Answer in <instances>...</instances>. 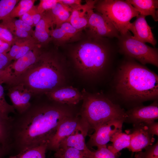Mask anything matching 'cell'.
<instances>
[{
	"label": "cell",
	"mask_w": 158,
	"mask_h": 158,
	"mask_svg": "<svg viewBox=\"0 0 158 158\" xmlns=\"http://www.w3.org/2000/svg\"><path fill=\"white\" fill-rule=\"evenodd\" d=\"M12 63L7 54L0 53V69H5Z\"/></svg>",
	"instance_id": "40"
},
{
	"label": "cell",
	"mask_w": 158,
	"mask_h": 158,
	"mask_svg": "<svg viewBox=\"0 0 158 158\" xmlns=\"http://www.w3.org/2000/svg\"><path fill=\"white\" fill-rule=\"evenodd\" d=\"M59 1V0H41L37 6V12L42 14L44 12L51 10Z\"/></svg>",
	"instance_id": "36"
},
{
	"label": "cell",
	"mask_w": 158,
	"mask_h": 158,
	"mask_svg": "<svg viewBox=\"0 0 158 158\" xmlns=\"http://www.w3.org/2000/svg\"><path fill=\"white\" fill-rule=\"evenodd\" d=\"M1 23L5 26L15 37L20 38H28L32 37V35L30 33L17 28L7 18H5L2 20Z\"/></svg>",
	"instance_id": "30"
},
{
	"label": "cell",
	"mask_w": 158,
	"mask_h": 158,
	"mask_svg": "<svg viewBox=\"0 0 158 158\" xmlns=\"http://www.w3.org/2000/svg\"><path fill=\"white\" fill-rule=\"evenodd\" d=\"M54 19L51 10L43 13L41 19L35 26L32 35L41 46L48 44L51 40L50 32L54 29Z\"/></svg>",
	"instance_id": "14"
},
{
	"label": "cell",
	"mask_w": 158,
	"mask_h": 158,
	"mask_svg": "<svg viewBox=\"0 0 158 158\" xmlns=\"http://www.w3.org/2000/svg\"><path fill=\"white\" fill-rule=\"evenodd\" d=\"M94 9L108 20L121 35L129 31L128 28L130 20L139 14L126 0H97Z\"/></svg>",
	"instance_id": "6"
},
{
	"label": "cell",
	"mask_w": 158,
	"mask_h": 158,
	"mask_svg": "<svg viewBox=\"0 0 158 158\" xmlns=\"http://www.w3.org/2000/svg\"><path fill=\"white\" fill-rule=\"evenodd\" d=\"M20 1L1 0L0 1V20L8 17L10 13Z\"/></svg>",
	"instance_id": "29"
},
{
	"label": "cell",
	"mask_w": 158,
	"mask_h": 158,
	"mask_svg": "<svg viewBox=\"0 0 158 158\" xmlns=\"http://www.w3.org/2000/svg\"><path fill=\"white\" fill-rule=\"evenodd\" d=\"M7 95L16 112L20 114L26 111L31 104L32 95L23 84L14 83L6 85Z\"/></svg>",
	"instance_id": "12"
},
{
	"label": "cell",
	"mask_w": 158,
	"mask_h": 158,
	"mask_svg": "<svg viewBox=\"0 0 158 158\" xmlns=\"http://www.w3.org/2000/svg\"><path fill=\"white\" fill-rule=\"evenodd\" d=\"M81 30L77 29L69 22H65L50 32L51 40L57 44L61 45L75 41L80 37Z\"/></svg>",
	"instance_id": "18"
},
{
	"label": "cell",
	"mask_w": 158,
	"mask_h": 158,
	"mask_svg": "<svg viewBox=\"0 0 158 158\" xmlns=\"http://www.w3.org/2000/svg\"><path fill=\"white\" fill-rule=\"evenodd\" d=\"M83 100L82 118L89 128L95 130L100 126L112 120L124 121L125 111L119 105L102 95L82 92Z\"/></svg>",
	"instance_id": "5"
},
{
	"label": "cell",
	"mask_w": 158,
	"mask_h": 158,
	"mask_svg": "<svg viewBox=\"0 0 158 158\" xmlns=\"http://www.w3.org/2000/svg\"><path fill=\"white\" fill-rule=\"evenodd\" d=\"M142 151L137 152L135 158H158V141L154 145H149Z\"/></svg>",
	"instance_id": "31"
},
{
	"label": "cell",
	"mask_w": 158,
	"mask_h": 158,
	"mask_svg": "<svg viewBox=\"0 0 158 158\" xmlns=\"http://www.w3.org/2000/svg\"><path fill=\"white\" fill-rule=\"evenodd\" d=\"M11 116L6 119L0 116V145L8 153L10 152Z\"/></svg>",
	"instance_id": "24"
},
{
	"label": "cell",
	"mask_w": 158,
	"mask_h": 158,
	"mask_svg": "<svg viewBox=\"0 0 158 158\" xmlns=\"http://www.w3.org/2000/svg\"><path fill=\"white\" fill-rule=\"evenodd\" d=\"M8 153L6 151L3 149L1 147H0V158L3 157Z\"/></svg>",
	"instance_id": "45"
},
{
	"label": "cell",
	"mask_w": 158,
	"mask_h": 158,
	"mask_svg": "<svg viewBox=\"0 0 158 158\" xmlns=\"http://www.w3.org/2000/svg\"><path fill=\"white\" fill-rule=\"evenodd\" d=\"M16 113L12 105L9 104L6 102L5 97L4 89L2 84H0V116L9 119L11 114Z\"/></svg>",
	"instance_id": "28"
},
{
	"label": "cell",
	"mask_w": 158,
	"mask_h": 158,
	"mask_svg": "<svg viewBox=\"0 0 158 158\" xmlns=\"http://www.w3.org/2000/svg\"><path fill=\"white\" fill-rule=\"evenodd\" d=\"M59 2L69 7L71 10L77 6L81 4L80 0H59Z\"/></svg>",
	"instance_id": "41"
},
{
	"label": "cell",
	"mask_w": 158,
	"mask_h": 158,
	"mask_svg": "<svg viewBox=\"0 0 158 158\" xmlns=\"http://www.w3.org/2000/svg\"><path fill=\"white\" fill-rule=\"evenodd\" d=\"M92 158H116L115 154L111 152L106 145L97 147L93 151Z\"/></svg>",
	"instance_id": "34"
},
{
	"label": "cell",
	"mask_w": 158,
	"mask_h": 158,
	"mask_svg": "<svg viewBox=\"0 0 158 158\" xmlns=\"http://www.w3.org/2000/svg\"><path fill=\"white\" fill-rule=\"evenodd\" d=\"M133 125L132 132L130 134V144L128 149L133 152H137L152 145L155 139L153 135L148 132L147 127L143 123Z\"/></svg>",
	"instance_id": "15"
},
{
	"label": "cell",
	"mask_w": 158,
	"mask_h": 158,
	"mask_svg": "<svg viewBox=\"0 0 158 158\" xmlns=\"http://www.w3.org/2000/svg\"><path fill=\"white\" fill-rule=\"evenodd\" d=\"M50 100L57 103L75 105L83 99L82 93L72 86L60 87L44 94Z\"/></svg>",
	"instance_id": "17"
},
{
	"label": "cell",
	"mask_w": 158,
	"mask_h": 158,
	"mask_svg": "<svg viewBox=\"0 0 158 158\" xmlns=\"http://www.w3.org/2000/svg\"><path fill=\"white\" fill-rule=\"evenodd\" d=\"M86 28L90 37L97 38H117L120 34L114 26L100 13L94 9L89 10L87 13Z\"/></svg>",
	"instance_id": "8"
},
{
	"label": "cell",
	"mask_w": 158,
	"mask_h": 158,
	"mask_svg": "<svg viewBox=\"0 0 158 158\" xmlns=\"http://www.w3.org/2000/svg\"><path fill=\"white\" fill-rule=\"evenodd\" d=\"M7 68L4 70L0 69V84H7L10 80V76Z\"/></svg>",
	"instance_id": "42"
},
{
	"label": "cell",
	"mask_w": 158,
	"mask_h": 158,
	"mask_svg": "<svg viewBox=\"0 0 158 158\" xmlns=\"http://www.w3.org/2000/svg\"><path fill=\"white\" fill-rule=\"evenodd\" d=\"M63 74L56 53L43 51L36 61L13 83L23 84L33 97L61 87Z\"/></svg>",
	"instance_id": "3"
},
{
	"label": "cell",
	"mask_w": 158,
	"mask_h": 158,
	"mask_svg": "<svg viewBox=\"0 0 158 158\" xmlns=\"http://www.w3.org/2000/svg\"><path fill=\"white\" fill-rule=\"evenodd\" d=\"M19 19L32 27H34L32 17L27 12L20 16L19 18Z\"/></svg>",
	"instance_id": "43"
},
{
	"label": "cell",
	"mask_w": 158,
	"mask_h": 158,
	"mask_svg": "<svg viewBox=\"0 0 158 158\" xmlns=\"http://www.w3.org/2000/svg\"><path fill=\"white\" fill-rule=\"evenodd\" d=\"M55 158H92L93 151L81 150L72 147L59 148L55 151Z\"/></svg>",
	"instance_id": "23"
},
{
	"label": "cell",
	"mask_w": 158,
	"mask_h": 158,
	"mask_svg": "<svg viewBox=\"0 0 158 158\" xmlns=\"http://www.w3.org/2000/svg\"><path fill=\"white\" fill-rule=\"evenodd\" d=\"M124 122L122 120L114 119L100 126L90 135L87 145L97 147L106 145L114 134L122 131Z\"/></svg>",
	"instance_id": "10"
},
{
	"label": "cell",
	"mask_w": 158,
	"mask_h": 158,
	"mask_svg": "<svg viewBox=\"0 0 158 158\" xmlns=\"http://www.w3.org/2000/svg\"><path fill=\"white\" fill-rule=\"evenodd\" d=\"M158 118V104L156 100L149 105H137L125 111L124 122L134 125L155 121Z\"/></svg>",
	"instance_id": "13"
},
{
	"label": "cell",
	"mask_w": 158,
	"mask_h": 158,
	"mask_svg": "<svg viewBox=\"0 0 158 158\" xmlns=\"http://www.w3.org/2000/svg\"><path fill=\"white\" fill-rule=\"evenodd\" d=\"M36 1L35 0L20 1L18 5L14 7L8 17L11 18H20L31 8L34 5Z\"/></svg>",
	"instance_id": "27"
},
{
	"label": "cell",
	"mask_w": 158,
	"mask_h": 158,
	"mask_svg": "<svg viewBox=\"0 0 158 158\" xmlns=\"http://www.w3.org/2000/svg\"><path fill=\"white\" fill-rule=\"evenodd\" d=\"M47 145V143L44 144L8 157L1 158H46Z\"/></svg>",
	"instance_id": "26"
},
{
	"label": "cell",
	"mask_w": 158,
	"mask_h": 158,
	"mask_svg": "<svg viewBox=\"0 0 158 158\" xmlns=\"http://www.w3.org/2000/svg\"><path fill=\"white\" fill-rule=\"evenodd\" d=\"M40 46H36L7 67L10 76L9 81L7 85L14 82L36 61L43 51Z\"/></svg>",
	"instance_id": "11"
},
{
	"label": "cell",
	"mask_w": 158,
	"mask_h": 158,
	"mask_svg": "<svg viewBox=\"0 0 158 158\" xmlns=\"http://www.w3.org/2000/svg\"><path fill=\"white\" fill-rule=\"evenodd\" d=\"M54 17L56 28L59 27L63 23L68 22L70 16L71 10L59 1L51 10Z\"/></svg>",
	"instance_id": "25"
},
{
	"label": "cell",
	"mask_w": 158,
	"mask_h": 158,
	"mask_svg": "<svg viewBox=\"0 0 158 158\" xmlns=\"http://www.w3.org/2000/svg\"><path fill=\"white\" fill-rule=\"evenodd\" d=\"M146 126L148 132L154 135H158V123L154 121L143 123Z\"/></svg>",
	"instance_id": "39"
},
{
	"label": "cell",
	"mask_w": 158,
	"mask_h": 158,
	"mask_svg": "<svg viewBox=\"0 0 158 158\" xmlns=\"http://www.w3.org/2000/svg\"><path fill=\"white\" fill-rule=\"evenodd\" d=\"M11 46L0 39V53L6 54L10 50Z\"/></svg>",
	"instance_id": "44"
},
{
	"label": "cell",
	"mask_w": 158,
	"mask_h": 158,
	"mask_svg": "<svg viewBox=\"0 0 158 158\" xmlns=\"http://www.w3.org/2000/svg\"><path fill=\"white\" fill-rule=\"evenodd\" d=\"M104 38L90 37L78 45L72 54L77 68L82 73L91 77L101 74L112 61L113 50Z\"/></svg>",
	"instance_id": "4"
},
{
	"label": "cell",
	"mask_w": 158,
	"mask_h": 158,
	"mask_svg": "<svg viewBox=\"0 0 158 158\" xmlns=\"http://www.w3.org/2000/svg\"><path fill=\"white\" fill-rule=\"evenodd\" d=\"M24 39L16 37L15 40L11 45L10 50L7 53V55L11 61L14 60L18 53Z\"/></svg>",
	"instance_id": "35"
},
{
	"label": "cell",
	"mask_w": 158,
	"mask_h": 158,
	"mask_svg": "<svg viewBox=\"0 0 158 158\" xmlns=\"http://www.w3.org/2000/svg\"><path fill=\"white\" fill-rule=\"evenodd\" d=\"M32 17L34 27L38 23L41 19L42 14L38 13L37 11V6H33L27 12Z\"/></svg>",
	"instance_id": "38"
},
{
	"label": "cell",
	"mask_w": 158,
	"mask_h": 158,
	"mask_svg": "<svg viewBox=\"0 0 158 158\" xmlns=\"http://www.w3.org/2000/svg\"><path fill=\"white\" fill-rule=\"evenodd\" d=\"M16 39V37L13 35L7 28L0 23V39L11 46Z\"/></svg>",
	"instance_id": "33"
},
{
	"label": "cell",
	"mask_w": 158,
	"mask_h": 158,
	"mask_svg": "<svg viewBox=\"0 0 158 158\" xmlns=\"http://www.w3.org/2000/svg\"><path fill=\"white\" fill-rule=\"evenodd\" d=\"M138 11L145 16H151L155 21L158 20V0H126Z\"/></svg>",
	"instance_id": "21"
},
{
	"label": "cell",
	"mask_w": 158,
	"mask_h": 158,
	"mask_svg": "<svg viewBox=\"0 0 158 158\" xmlns=\"http://www.w3.org/2000/svg\"><path fill=\"white\" fill-rule=\"evenodd\" d=\"M88 126L82 118L72 116L67 118L58 126L55 133L47 143V150H57L61 142L77 130Z\"/></svg>",
	"instance_id": "9"
},
{
	"label": "cell",
	"mask_w": 158,
	"mask_h": 158,
	"mask_svg": "<svg viewBox=\"0 0 158 158\" xmlns=\"http://www.w3.org/2000/svg\"><path fill=\"white\" fill-rule=\"evenodd\" d=\"M89 128L87 126L74 132L61 142L59 148L72 147L81 150L90 151L85 141Z\"/></svg>",
	"instance_id": "20"
},
{
	"label": "cell",
	"mask_w": 158,
	"mask_h": 158,
	"mask_svg": "<svg viewBox=\"0 0 158 158\" xmlns=\"http://www.w3.org/2000/svg\"><path fill=\"white\" fill-rule=\"evenodd\" d=\"M117 72L114 89L122 101L138 104L157 100L158 76L155 73L131 59L122 62Z\"/></svg>",
	"instance_id": "2"
},
{
	"label": "cell",
	"mask_w": 158,
	"mask_h": 158,
	"mask_svg": "<svg viewBox=\"0 0 158 158\" xmlns=\"http://www.w3.org/2000/svg\"><path fill=\"white\" fill-rule=\"evenodd\" d=\"M121 51L125 55L137 60L142 65L150 64L158 67L157 49L134 38L128 32L118 38Z\"/></svg>",
	"instance_id": "7"
},
{
	"label": "cell",
	"mask_w": 158,
	"mask_h": 158,
	"mask_svg": "<svg viewBox=\"0 0 158 158\" xmlns=\"http://www.w3.org/2000/svg\"><path fill=\"white\" fill-rule=\"evenodd\" d=\"M130 135L122 133V131L116 133L111 138L112 143L107 148L116 154L123 149L129 147L130 141Z\"/></svg>",
	"instance_id": "22"
},
{
	"label": "cell",
	"mask_w": 158,
	"mask_h": 158,
	"mask_svg": "<svg viewBox=\"0 0 158 158\" xmlns=\"http://www.w3.org/2000/svg\"><path fill=\"white\" fill-rule=\"evenodd\" d=\"M97 0H87L84 4H81L71 10L70 16L68 22L77 29L81 30L86 28L87 13L88 11L94 9Z\"/></svg>",
	"instance_id": "19"
},
{
	"label": "cell",
	"mask_w": 158,
	"mask_h": 158,
	"mask_svg": "<svg viewBox=\"0 0 158 158\" xmlns=\"http://www.w3.org/2000/svg\"><path fill=\"white\" fill-rule=\"evenodd\" d=\"M6 18L8 19L17 28L27 31L30 33L32 35L34 32L32 27L24 22L20 19H16L15 18H11L8 17Z\"/></svg>",
	"instance_id": "37"
},
{
	"label": "cell",
	"mask_w": 158,
	"mask_h": 158,
	"mask_svg": "<svg viewBox=\"0 0 158 158\" xmlns=\"http://www.w3.org/2000/svg\"><path fill=\"white\" fill-rule=\"evenodd\" d=\"M32 97L26 111L11 116L10 150L16 154L47 144L61 123L71 116L56 102H43L40 95Z\"/></svg>",
	"instance_id": "1"
},
{
	"label": "cell",
	"mask_w": 158,
	"mask_h": 158,
	"mask_svg": "<svg viewBox=\"0 0 158 158\" xmlns=\"http://www.w3.org/2000/svg\"><path fill=\"white\" fill-rule=\"evenodd\" d=\"M135 20L129 25L128 30L133 35V37L142 42H148L154 47L157 40L154 38L151 28L145 19L146 16L139 14Z\"/></svg>",
	"instance_id": "16"
},
{
	"label": "cell",
	"mask_w": 158,
	"mask_h": 158,
	"mask_svg": "<svg viewBox=\"0 0 158 158\" xmlns=\"http://www.w3.org/2000/svg\"><path fill=\"white\" fill-rule=\"evenodd\" d=\"M38 45H40L32 37L24 38L19 51L14 61H16L21 57L29 51Z\"/></svg>",
	"instance_id": "32"
}]
</instances>
